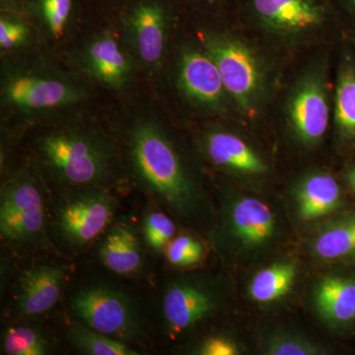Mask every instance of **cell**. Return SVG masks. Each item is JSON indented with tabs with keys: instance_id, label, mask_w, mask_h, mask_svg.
Masks as SVG:
<instances>
[{
	"instance_id": "8992f818",
	"label": "cell",
	"mask_w": 355,
	"mask_h": 355,
	"mask_svg": "<svg viewBox=\"0 0 355 355\" xmlns=\"http://www.w3.org/2000/svg\"><path fill=\"white\" fill-rule=\"evenodd\" d=\"M72 307L89 328L123 342L139 331V317L132 301L111 287L93 286L77 292Z\"/></svg>"
},
{
	"instance_id": "277c9868",
	"label": "cell",
	"mask_w": 355,
	"mask_h": 355,
	"mask_svg": "<svg viewBox=\"0 0 355 355\" xmlns=\"http://www.w3.org/2000/svg\"><path fill=\"white\" fill-rule=\"evenodd\" d=\"M2 102L25 114L65 108L83 101V89L67 77L43 70H15L2 81Z\"/></svg>"
},
{
	"instance_id": "7a4b0ae2",
	"label": "cell",
	"mask_w": 355,
	"mask_h": 355,
	"mask_svg": "<svg viewBox=\"0 0 355 355\" xmlns=\"http://www.w3.org/2000/svg\"><path fill=\"white\" fill-rule=\"evenodd\" d=\"M36 151L46 174L58 186L69 190L103 188L116 176L114 144L92 130H51L37 140Z\"/></svg>"
},
{
	"instance_id": "4fadbf2b",
	"label": "cell",
	"mask_w": 355,
	"mask_h": 355,
	"mask_svg": "<svg viewBox=\"0 0 355 355\" xmlns=\"http://www.w3.org/2000/svg\"><path fill=\"white\" fill-rule=\"evenodd\" d=\"M292 123L299 137L306 142H315L328 128L329 108L322 86L315 81L303 84L291 103Z\"/></svg>"
},
{
	"instance_id": "9a60e30c",
	"label": "cell",
	"mask_w": 355,
	"mask_h": 355,
	"mask_svg": "<svg viewBox=\"0 0 355 355\" xmlns=\"http://www.w3.org/2000/svg\"><path fill=\"white\" fill-rule=\"evenodd\" d=\"M261 19L282 31H301L321 22L320 7L312 0H254Z\"/></svg>"
},
{
	"instance_id": "52a82bcc",
	"label": "cell",
	"mask_w": 355,
	"mask_h": 355,
	"mask_svg": "<svg viewBox=\"0 0 355 355\" xmlns=\"http://www.w3.org/2000/svg\"><path fill=\"white\" fill-rule=\"evenodd\" d=\"M203 44L218 67L226 91L243 109L251 108L260 87V71L253 53L240 42L225 37H207Z\"/></svg>"
},
{
	"instance_id": "d6986e66",
	"label": "cell",
	"mask_w": 355,
	"mask_h": 355,
	"mask_svg": "<svg viewBox=\"0 0 355 355\" xmlns=\"http://www.w3.org/2000/svg\"><path fill=\"white\" fill-rule=\"evenodd\" d=\"M316 303L324 317L338 323L355 318V282L340 277H329L318 286Z\"/></svg>"
},
{
	"instance_id": "e0dca14e",
	"label": "cell",
	"mask_w": 355,
	"mask_h": 355,
	"mask_svg": "<svg viewBox=\"0 0 355 355\" xmlns=\"http://www.w3.org/2000/svg\"><path fill=\"white\" fill-rule=\"evenodd\" d=\"M205 151L210 160L219 167L249 174L266 171L261 159L240 137L232 133H209L205 139Z\"/></svg>"
},
{
	"instance_id": "5bb4252c",
	"label": "cell",
	"mask_w": 355,
	"mask_h": 355,
	"mask_svg": "<svg viewBox=\"0 0 355 355\" xmlns=\"http://www.w3.org/2000/svg\"><path fill=\"white\" fill-rule=\"evenodd\" d=\"M99 249L103 263L118 275H132L142 265L141 245L130 224L112 226L103 238Z\"/></svg>"
},
{
	"instance_id": "8fae6325",
	"label": "cell",
	"mask_w": 355,
	"mask_h": 355,
	"mask_svg": "<svg viewBox=\"0 0 355 355\" xmlns=\"http://www.w3.org/2000/svg\"><path fill=\"white\" fill-rule=\"evenodd\" d=\"M81 60L88 76L107 87L123 88L132 78V58L108 33L95 37L84 49Z\"/></svg>"
},
{
	"instance_id": "44dd1931",
	"label": "cell",
	"mask_w": 355,
	"mask_h": 355,
	"mask_svg": "<svg viewBox=\"0 0 355 355\" xmlns=\"http://www.w3.org/2000/svg\"><path fill=\"white\" fill-rule=\"evenodd\" d=\"M69 336L70 342L81 352L91 355H139L123 340L93 330L88 326L74 323L70 324Z\"/></svg>"
},
{
	"instance_id": "4dcf8cb0",
	"label": "cell",
	"mask_w": 355,
	"mask_h": 355,
	"mask_svg": "<svg viewBox=\"0 0 355 355\" xmlns=\"http://www.w3.org/2000/svg\"><path fill=\"white\" fill-rule=\"evenodd\" d=\"M349 181L350 186H352V188L355 191V168L354 170H352V172L349 173Z\"/></svg>"
},
{
	"instance_id": "484cf974",
	"label": "cell",
	"mask_w": 355,
	"mask_h": 355,
	"mask_svg": "<svg viewBox=\"0 0 355 355\" xmlns=\"http://www.w3.org/2000/svg\"><path fill=\"white\" fill-rule=\"evenodd\" d=\"M176 234V224L160 210H150L144 220L146 242L154 251L166 250Z\"/></svg>"
},
{
	"instance_id": "d4e9b609",
	"label": "cell",
	"mask_w": 355,
	"mask_h": 355,
	"mask_svg": "<svg viewBox=\"0 0 355 355\" xmlns=\"http://www.w3.org/2000/svg\"><path fill=\"white\" fill-rule=\"evenodd\" d=\"M336 120L347 135H355V73L343 72L336 96Z\"/></svg>"
},
{
	"instance_id": "f1b7e54d",
	"label": "cell",
	"mask_w": 355,
	"mask_h": 355,
	"mask_svg": "<svg viewBox=\"0 0 355 355\" xmlns=\"http://www.w3.org/2000/svg\"><path fill=\"white\" fill-rule=\"evenodd\" d=\"M268 354L273 355H308L316 354L317 349L309 343L303 340L287 338L272 343Z\"/></svg>"
},
{
	"instance_id": "f546056e",
	"label": "cell",
	"mask_w": 355,
	"mask_h": 355,
	"mask_svg": "<svg viewBox=\"0 0 355 355\" xmlns=\"http://www.w3.org/2000/svg\"><path fill=\"white\" fill-rule=\"evenodd\" d=\"M200 354L202 355H233L237 354L234 343L227 338L216 336L210 338L205 342L200 349Z\"/></svg>"
},
{
	"instance_id": "4316f807",
	"label": "cell",
	"mask_w": 355,
	"mask_h": 355,
	"mask_svg": "<svg viewBox=\"0 0 355 355\" xmlns=\"http://www.w3.org/2000/svg\"><path fill=\"white\" fill-rule=\"evenodd\" d=\"M205 247L190 235H181L166 248V257L173 266H190L202 260Z\"/></svg>"
},
{
	"instance_id": "ffe728a7",
	"label": "cell",
	"mask_w": 355,
	"mask_h": 355,
	"mask_svg": "<svg viewBox=\"0 0 355 355\" xmlns=\"http://www.w3.org/2000/svg\"><path fill=\"white\" fill-rule=\"evenodd\" d=\"M295 273V266L284 263L261 270L250 286L252 298L259 302H270L282 297L291 288Z\"/></svg>"
},
{
	"instance_id": "d6a6232c",
	"label": "cell",
	"mask_w": 355,
	"mask_h": 355,
	"mask_svg": "<svg viewBox=\"0 0 355 355\" xmlns=\"http://www.w3.org/2000/svg\"><path fill=\"white\" fill-rule=\"evenodd\" d=\"M207 1H209V2H214V1H216V0H207Z\"/></svg>"
},
{
	"instance_id": "7402d4cb",
	"label": "cell",
	"mask_w": 355,
	"mask_h": 355,
	"mask_svg": "<svg viewBox=\"0 0 355 355\" xmlns=\"http://www.w3.org/2000/svg\"><path fill=\"white\" fill-rule=\"evenodd\" d=\"M315 252L327 260L355 253V214L323 231L316 239Z\"/></svg>"
},
{
	"instance_id": "ba28073f",
	"label": "cell",
	"mask_w": 355,
	"mask_h": 355,
	"mask_svg": "<svg viewBox=\"0 0 355 355\" xmlns=\"http://www.w3.org/2000/svg\"><path fill=\"white\" fill-rule=\"evenodd\" d=\"M217 307L214 291L193 280L173 282L166 288L162 300V315L166 331L178 336L211 315Z\"/></svg>"
},
{
	"instance_id": "83f0119b",
	"label": "cell",
	"mask_w": 355,
	"mask_h": 355,
	"mask_svg": "<svg viewBox=\"0 0 355 355\" xmlns=\"http://www.w3.org/2000/svg\"><path fill=\"white\" fill-rule=\"evenodd\" d=\"M30 29L23 21L17 18L1 16L0 19V48L10 51L27 43Z\"/></svg>"
},
{
	"instance_id": "cb8c5ba5",
	"label": "cell",
	"mask_w": 355,
	"mask_h": 355,
	"mask_svg": "<svg viewBox=\"0 0 355 355\" xmlns=\"http://www.w3.org/2000/svg\"><path fill=\"white\" fill-rule=\"evenodd\" d=\"M33 8L53 39L64 36L73 11V0H34Z\"/></svg>"
},
{
	"instance_id": "603a6c76",
	"label": "cell",
	"mask_w": 355,
	"mask_h": 355,
	"mask_svg": "<svg viewBox=\"0 0 355 355\" xmlns=\"http://www.w3.org/2000/svg\"><path fill=\"white\" fill-rule=\"evenodd\" d=\"M2 347L8 355H44L50 352L48 338L41 331L28 326L8 329Z\"/></svg>"
},
{
	"instance_id": "30bf717a",
	"label": "cell",
	"mask_w": 355,
	"mask_h": 355,
	"mask_svg": "<svg viewBox=\"0 0 355 355\" xmlns=\"http://www.w3.org/2000/svg\"><path fill=\"white\" fill-rule=\"evenodd\" d=\"M67 270L60 265L33 266L21 273L16 307L24 316H36L51 309L60 298Z\"/></svg>"
},
{
	"instance_id": "836d02e7",
	"label": "cell",
	"mask_w": 355,
	"mask_h": 355,
	"mask_svg": "<svg viewBox=\"0 0 355 355\" xmlns=\"http://www.w3.org/2000/svg\"><path fill=\"white\" fill-rule=\"evenodd\" d=\"M354 3H355V0H354Z\"/></svg>"
},
{
	"instance_id": "9c48e42d",
	"label": "cell",
	"mask_w": 355,
	"mask_h": 355,
	"mask_svg": "<svg viewBox=\"0 0 355 355\" xmlns=\"http://www.w3.org/2000/svg\"><path fill=\"white\" fill-rule=\"evenodd\" d=\"M135 53L142 64L155 67L164 57L167 40V13L156 0H140L125 19Z\"/></svg>"
},
{
	"instance_id": "3957f363",
	"label": "cell",
	"mask_w": 355,
	"mask_h": 355,
	"mask_svg": "<svg viewBox=\"0 0 355 355\" xmlns=\"http://www.w3.org/2000/svg\"><path fill=\"white\" fill-rule=\"evenodd\" d=\"M0 233L4 241L20 249L46 241L44 191L32 173H19L2 187Z\"/></svg>"
},
{
	"instance_id": "6da1fadb",
	"label": "cell",
	"mask_w": 355,
	"mask_h": 355,
	"mask_svg": "<svg viewBox=\"0 0 355 355\" xmlns=\"http://www.w3.org/2000/svg\"><path fill=\"white\" fill-rule=\"evenodd\" d=\"M128 153L137 183L154 202L180 216L197 211V184L160 125L149 121L137 123L128 137Z\"/></svg>"
},
{
	"instance_id": "2e32d148",
	"label": "cell",
	"mask_w": 355,
	"mask_h": 355,
	"mask_svg": "<svg viewBox=\"0 0 355 355\" xmlns=\"http://www.w3.org/2000/svg\"><path fill=\"white\" fill-rule=\"evenodd\" d=\"M230 221L236 237L248 246L265 244L275 232L272 210L257 198H243L236 202L231 210Z\"/></svg>"
},
{
	"instance_id": "ac0fdd59",
	"label": "cell",
	"mask_w": 355,
	"mask_h": 355,
	"mask_svg": "<svg viewBox=\"0 0 355 355\" xmlns=\"http://www.w3.org/2000/svg\"><path fill=\"white\" fill-rule=\"evenodd\" d=\"M338 182L330 175L308 178L298 191L299 214L305 220H313L330 214L340 202Z\"/></svg>"
},
{
	"instance_id": "7c38bea8",
	"label": "cell",
	"mask_w": 355,
	"mask_h": 355,
	"mask_svg": "<svg viewBox=\"0 0 355 355\" xmlns=\"http://www.w3.org/2000/svg\"><path fill=\"white\" fill-rule=\"evenodd\" d=\"M180 87L193 101L205 106L216 107L224 97L220 72L209 53L184 51L179 69Z\"/></svg>"
},
{
	"instance_id": "1f68e13d",
	"label": "cell",
	"mask_w": 355,
	"mask_h": 355,
	"mask_svg": "<svg viewBox=\"0 0 355 355\" xmlns=\"http://www.w3.org/2000/svg\"><path fill=\"white\" fill-rule=\"evenodd\" d=\"M18 0H1V3L6 6H14Z\"/></svg>"
},
{
	"instance_id": "5b68a950",
	"label": "cell",
	"mask_w": 355,
	"mask_h": 355,
	"mask_svg": "<svg viewBox=\"0 0 355 355\" xmlns=\"http://www.w3.org/2000/svg\"><path fill=\"white\" fill-rule=\"evenodd\" d=\"M116 205L113 196L104 188L72 190L58 209L60 237L71 246H85L108 227Z\"/></svg>"
}]
</instances>
